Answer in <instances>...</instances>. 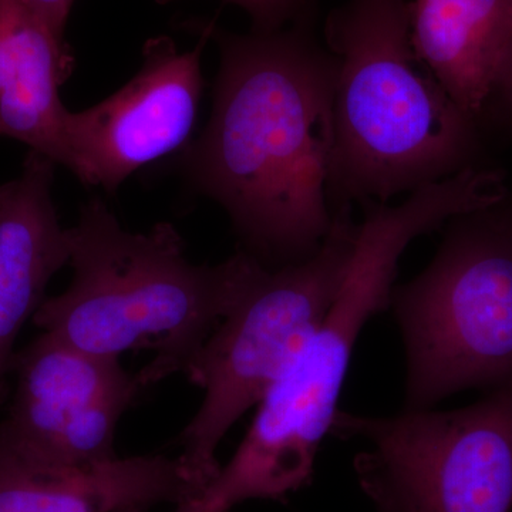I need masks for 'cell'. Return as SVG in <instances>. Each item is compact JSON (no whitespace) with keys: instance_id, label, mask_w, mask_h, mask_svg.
<instances>
[{"instance_id":"11","label":"cell","mask_w":512,"mask_h":512,"mask_svg":"<svg viewBox=\"0 0 512 512\" xmlns=\"http://www.w3.org/2000/svg\"><path fill=\"white\" fill-rule=\"evenodd\" d=\"M55 161L30 150L0 202V386L23 325L45 302L52 276L70 264L69 231L52 200Z\"/></svg>"},{"instance_id":"1","label":"cell","mask_w":512,"mask_h":512,"mask_svg":"<svg viewBox=\"0 0 512 512\" xmlns=\"http://www.w3.org/2000/svg\"><path fill=\"white\" fill-rule=\"evenodd\" d=\"M231 35L221 50L210 121L187 148L195 187L227 211L268 268L303 261L332 228L335 59L308 26Z\"/></svg>"},{"instance_id":"14","label":"cell","mask_w":512,"mask_h":512,"mask_svg":"<svg viewBox=\"0 0 512 512\" xmlns=\"http://www.w3.org/2000/svg\"><path fill=\"white\" fill-rule=\"evenodd\" d=\"M158 3H170L174 0H157ZM238 6L248 13L254 22V30L272 32L284 29L292 23L309 16L311 0H224Z\"/></svg>"},{"instance_id":"19","label":"cell","mask_w":512,"mask_h":512,"mask_svg":"<svg viewBox=\"0 0 512 512\" xmlns=\"http://www.w3.org/2000/svg\"><path fill=\"white\" fill-rule=\"evenodd\" d=\"M3 192H5V185H0V202H2Z\"/></svg>"},{"instance_id":"17","label":"cell","mask_w":512,"mask_h":512,"mask_svg":"<svg viewBox=\"0 0 512 512\" xmlns=\"http://www.w3.org/2000/svg\"><path fill=\"white\" fill-rule=\"evenodd\" d=\"M501 211H503L505 220H507L508 224L512 229V188L508 187L507 195L503 201L500 202Z\"/></svg>"},{"instance_id":"8","label":"cell","mask_w":512,"mask_h":512,"mask_svg":"<svg viewBox=\"0 0 512 512\" xmlns=\"http://www.w3.org/2000/svg\"><path fill=\"white\" fill-rule=\"evenodd\" d=\"M16 392L0 447L49 467L117 457V426L140 383L117 357L94 355L43 332L13 359Z\"/></svg>"},{"instance_id":"18","label":"cell","mask_w":512,"mask_h":512,"mask_svg":"<svg viewBox=\"0 0 512 512\" xmlns=\"http://www.w3.org/2000/svg\"><path fill=\"white\" fill-rule=\"evenodd\" d=\"M180 510L178 512H217V511H211L207 510V508L202 507L198 501H192V503L180 505Z\"/></svg>"},{"instance_id":"20","label":"cell","mask_w":512,"mask_h":512,"mask_svg":"<svg viewBox=\"0 0 512 512\" xmlns=\"http://www.w3.org/2000/svg\"><path fill=\"white\" fill-rule=\"evenodd\" d=\"M3 393H5V387L0 386V402H2Z\"/></svg>"},{"instance_id":"15","label":"cell","mask_w":512,"mask_h":512,"mask_svg":"<svg viewBox=\"0 0 512 512\" xmlns=\"http://www.w3.org/2000/svg\"><path fill=\"white\" fill-rule=\"evenodd\" d=\"M484 124L512 130V56L485 107L481 126Z\"/></svg>"},{"instance_id":"16","label":"cell","mask_w":512,"mask_h":512,"mask_svg":"<svg viewBox=\"0 0 512 512\" xmlns=\"http://www.w3.org/2000/svg\"><path fill=\"white\" fill-rule=\"evenodd\" d=\"M25 2L36 13H39L59 35L64 36L74 0H25Z\"/></svg>"},{"instance_id":"5","label":"cell","mask_w":512,"mask_h":512,"mask_svg":"<svg viewBox=\"0 0 512 512\" xmlns=\"http://www.w3.org/2000/svg\"><path fill=\"white\" fill-rule=\"evenodd\" d=\"M390 308L406 349V409L512 383V229L500 202L458 215Z\"/></svg>"},{"instance_id":"3","label":"cell","mask_w":512,"mask_h":512,"mask_svg":"<svg viewBox=\"0 0 512 512\" xmlns=\"http://www.w3.org/2000/svg\"><path fill=\"white\" fill-rule=\"evenodd\" d=\"M335 59L333 214L387 204L481 164V127L413 45L412 0H346L325 22Z\"/></svg>"},{"instance_id":"4","label":"cell","mask_w":512,"mask_h":512,"mask_svg":"<svg viewBox=\"0 0 512 512\" xmlns=\"http://www.w3.org/2000/svg\"><path fill=\"white\" fill-rule=\"evenodd\" d=\"M67 231L72 285L45 299L33 320L94 355L156 350L137 376L140 386L185 370L264 265L245 251L215 266L194 265L173 225L127 231L100 200L87 202Z\"/></svg>"},{"instance_id":"10","label":"cell","mask_w":512,"mask_h":512,"mask_svg":"<svg viewBox=\"0 0 512 512\" xmlns=\"http://www.w3.org/2000/svg\"><path fill=\"white\" fill-rule=\"evenodd\" d=\"M204 491L180 458L49 467L0 447V512H144L161 503H192Z\"/></svg>"},{"instance_id":"9","label":"cell","mask_w":512,"mask_h":512,"mask_svg":"<svg viewBox=\"0 0 512 512\" xmlns=\"http://www.w3.org/2000/svg\"><path fill=\"white\" fill-rule=\"evenodd\" d=\"M211 30L208 25L188 52L168 37L148 40L143 66L126 86L90 109L67 113L66 168L83 184L114 192L144 165L187 144L204 89L201 56Z\"/></svg>"},{"instance_id":"13","label":"cell","mask_w":512,"mask_h":512,"mask_svg":"<svg viewBox=\"0 0 512 512\" xmlns=\"http://www.w3.org/2000/svg\"><path fill=\"white\" fill-rule=\"evenodd\" d=\"M412 37L421 62L481 126L512 56V0H412Z\"/></svg>"},{"instance_id":"6","label":"cell","mask_w":512,"mask_h":512,"mask_svg":"<svg viewBox=\"0 0 512 512\" xmlns=\"http://www.w3.org/2000/svg\"><path fill=\"white\" fill-rule=\"evenodd\" d=\"M357 228L352 208H340L315 254L279 268L262 265L237 308L185 367L204 399L181 436L178 458L205 490L220 473L215 454L225 434L258 406L338 298Z\"/></svg>"},{"instance_id":"7","label":"cell","mask_w":512,"mask_h":512,"mask_svg":"<svg viewBox=\"0 0 512 512\" xmlns=\"http://www.w3.org/2000/svg\"><path fill=\"white\" fill-rule=\"evenodd\" d=\"M330 433L366 444L355 471L379 512H512V383L448 412H338Z\"/></svg>"},{"instance_id":"2","label":"cell","mask_w":512,"mask_h":512,"mask_svg":"<svg viewBox=\"0 0 512 512\" xmlns=\"http://www.w3.org/2000/svg\"><path fill=\"white\" fill-rule=\"evenodd\" d=\"M505 191L504 171L478 164L410 192L400 204L363 205L338 298L266 390L247 436L202 494L204 507L229 512L248 500H279L308 484L339 412L357 339L370 319L390 308L404 251L458 215L493 207Z\"/></svg>"},{"instance_id":"12","label":"cell","mask_w":512,"mask_h":512,"mask_svg":"<svg viewBox=\"0 0 512 512\" xmlns=\"http://www.w3.org/2000/svg\"><path fill=\"white\" fill-rule=\"evenodd\" d=\"M72 70L64 36L25 0H0V137L67 167L59 89Z\"/></svg>"}]
</instances>
